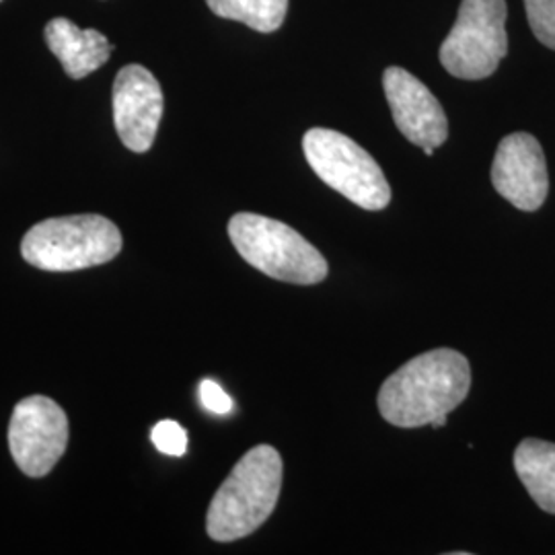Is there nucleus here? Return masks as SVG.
I'll return each instance as SVG.
<instances>
[{"label":"nucleus","mask_w":555,"mask_h":555,"mask_svg":"<svg viewBox=\"0 0 555 555\" xmlns=\"http://www.w3.org/2000/svg\"><path fill=\"white\" fill-rule=\"evenodd\" d=\"M492 183L498 194L518 210L533 212L541 208L550 192V176L539 140L527 132L502 139L492 163Z\"/></svg>","instance_id":"10"},{"label":"nucleus","mask_w":555,"mask_h":555,"mask_svg":"<svg viewBox=\"0 0 555 555\" xmlns=\"http://www.w3.org/2000/svg\"><path fill=\"white\" fill-rule=\"evenodd\" d=\"M282 474V456L270 444L241 456L210 502L206 516L210 539L227 543L256 533L276 508Z\"/></svg>","instance_id":"2"},{"label":"nucleus","mask_w":555,"mask_h":555,"mask_svg":"<svg viewBox=\"0 0 555 555\" xmlns=\"http://www.w3.org/2000/svg\"><path fill=\"white\" fill-rule=\"evenodd\" d=\"M43 38L70 79L80 80L101 68L114 52V46L98 29H80L66 17L46 25Z\"/></svg>","instance_id":"11"},{"label":"nucleus","mask_w":555,"mask_h":555,"mask_svg":"<svg viewBox=\"0 0 555 555\" xmlns=\"http://www.w3.org/2000/svg\"><path fill=\"white\" fill-rule=\"evenodd\" d=\"M506 0H461L455 25L440 46V62L456 79L492 77L508 54Z\"/></svg>","instance_id":"6"},{"label":"nucleus","mask_w":555,"mask_h":555,"mask_svg":"<svg viewBox=\"0 0 555 555\" xmlns=\"http://www.w3.org/2000/svg\"><path fill=\"white\" fill-rule=\"evenodd\" d=\"M118 137L132 153H146L157 139L163 118V89L151 70L128 64L118 73L112 91Z\"/></svg>","instance_id":"8"},{"label":"nucleus","mask_w":555,"mask_h":555,"mask_svg":"<svg viewBox=\"0 0 555 555\" xmlns=\"http://www.w3.org/2000/svg\"><path fill=\"white\" fill-rule=\"evenodd\" d=\"M121 251L118 227L101 215L41 220L27 231L21 254L46 272H75L107 263Z\"/></svg>","instance_id":"3"},{"label":"nucleus","mask_w":555,"mask_h":555,"mask_svg":"<svg viewBox=\"0 0 555 555\" xmlns=\"http://www.w3.org/2000/svg\"><path fill=\"white\" fill-rule=\"evenodd\" d=\"M516 476L520 477L537 506L555 515V444L527 438L515 451Z\"/></svg>","instance_id":"12"},{"label":"nucleus","mask_w":555,"mask_h":555,"mask_svg":"<svg viewBox=\"0 0 555 555\" xmlns=\"http://www.w3.org/2000/svg\"><path fill=\"white\" fill-rule=\"evenodd\" d=\"M311 169L332 190L364 210H383L391 202V188L380 165L346 134L313 128L302 139Z\"/></svg>","instance_id":"5"},{"label":"nucleus","mask_w":555,"mask_h":555,"mask_svg":"<svg viewBox=\"0 0 555 555\" xmlns=\"http://www.w3.org/2000/svg\"><path fill=\"white\" fill-rule=\"evenodd\" d=\"M151 440L163 455L183 456L188 451V433L181 424L173 420L159 422L151 430Z\"/></svg>","instance_id":"15"},{"label":"nucleus","mask_w":555,"mask_h":555,"mask_svg":"<svg viewBox=\"0 0 555 555\" xmlns=\"http://www.w3.org/2000/svg\"><path fill=\"white\" fill-rule=\"evenodd\" d=\"M444 424H447V416H438L437 420L430 424V426H435V428H442Z\"/></svg>","instance_id":"17"},{"label":"nucleus","mask_w":555,"mask_h":555,"mask_svg":"<svg viewBox=\"0 0 555 555\" xmlns=\"http://www.w3.org/2000/svg\"><path fill=\"white\" fill-rule=\"evenodd\" d=\"M537 40L555 50V0H522Z\"/></svg>","instance_id":"14"},{"label":"nucleus","mask_w":555,"mask_h":555,"mask_svg":"<svg viewBox=\"0 0 555 555\" xmlns=\"http://www.w3.org/2000/svg\"><path fill=\"white\" fill-rule=\"evenodd\" d=\"M220 20L238 21L259 34H272L282 27L288 13V0H206Z\"/></svg>","instance_id":"13"},{"label":"nucleus","mask_w":555,"mask_h":555,"mask_svg":"<svg viewBox=\"0 0 555 555\" xmlns=\"http://www.w3.org/2000/svg\"><path fill=\"white\" fill-rule=\"evenodd\" d=\"M469 387V360L451 348H438L410 360L383 383L378 412L399 428L428 426L459 408Z\"/></svg>","instance_id":"1"},{"label":"nucleus","mask_w":555,"mask_h":555,"mask_svg":"<svg viewBox=\"0 0 555 555\" xmlns=\"http://www.w3.org/2000/svg\"><path fill=\"white\" fill-rule=\"evenodd\" d=\"M199 401L208 412H212L217 416H227L233 412V399L224 393V389L220 387L219 383H215L210 378H204L199 383Z\"/></svg>","instance_id":"16"},{"label":"nucleus","mask_w":555,"mask_h":555,"mask_svg":"<svg viewBox=\"0 0 555 555\" xmlns=\"http://www.w3.org/2000/svg\"><path fill=\"white\" fill-rule=\"evenodd\" d=\"M229 237L238 256L266 276L291 284H319L327 276V261L293 227L254 212L229 220Z\"/></svg>","instance_id":"4"},{"label":"nucleus","mask_w":555,"mask_h":555,"mask_svg":"<svg viewBox=\"0 0 555 555\" xmlns=\"http://www.w3.org/2000/svg\"><path fill=\"white\" fill-rule=\"evenodd\" d=\"M68 444V417L50 397L21 399L9 424V449L21 472L48 476Z\"/></svg>","instance_id":"7"},{"label":"nucleus","mask_w":555,"mask_h":555,"mask_svg":"<svg viewBox=\"0 0 555 555\" xmlns=\"http://www.w3.org/2000/svg\"><path fill=\"white\" fill-rule=\"evenodd\" d=\"M383 89L399 132L433 157L435 149L449 139V119L437 98L422 80L399 66L385 70Z\"/></svg>","instance_id":"9"}]
</instances>
